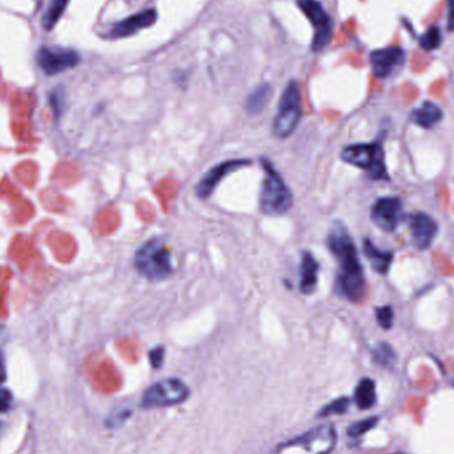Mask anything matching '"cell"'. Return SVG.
Masks as SVG:
<instances>
[{
  "label": "cell",
  "instance_id": "1",
  "mask_svg": "<svg viewBox=\"0 0 454 454\" xmlns=\"http://www.w3.org/2000/svg\"><path fill=\"white\" fill-rule=\"evenodd\" d=\"M327 246L338 262L339 292L352 303L363 300L367 290L366 275L355 243L345 226L339 224L331 227L327 237Z\"/></svg>",
  "mask_w": 454,
  "mask_h": 454
},
{
  "label": "cell",
  "instance_id": "2",
  "mask_svg": "<svg viewBox=\"0 0 454 454\" xmlns=\"http://www.w3.org/2000/svg\"><path fill=\"white\" fill-rule=\"evenodd\" d=\"M134 267L148 281H165L174 272L171 251L161 237H153L142 243L134 254Z\"/></svg>",
  "mask_w": 454,
  "mask_h": 454
},
{
  "label": "cell",
  "instance_id": "3",
  "mask_svg": "<svg viewBox=\"0 0 454 454\" xmlns=\"http://www.w3.org/2000/svg\"><path fill=\"white\" fill-rule=\"evenodd\" d=\"M262 168L265 177L260 189L259 209L265 215H283L292 208V193L269 159L262 158Z\"/></svg>",
  "mask_w": 454,
  "mask_h": 454
},
{
  "label": "cell",
  "instance_id": "4",
  "mask_svg": "<svg viewBox=\"0 0 454 454\" xmlns=\"http://www.w3.org/2000/svg\"><path fill=\"white\" fill-rule=\"evenodd\" d=\"M340 157L344 162L367 171L372 180L389 178L384 159L383 145L380 142L348 145L341 150Z\"/></svg>",
  "mask_w": 454,
  "mask_h": 454
},
{
  "label": "cell",
  "instance_id": "5",
  "mask_svg": "<svg viewBox=\"0 0 454 454\" xmlns=\"http://www.w3.org/2000/svg\"><path fill=\"white\" fill-rule=\"evenodd\" d=\"M302 114L303 108L300 89L295 81H290L284 88L282 97L279 100L278 114L275 116L272 125L274 136L281 140L288 139L295 132V129L298 128Z\"/></svg>",
  "mask_w": 454,
  "mask_h": 454
},
{
  "label": "cell",
  "instance_id": "6",
  "mask_svg": "<svg viewBox=\"0 0 454 454\" xmlns=\"http://www.w3.org/2000/svg\"><path fill=\"white\" fill-rule=\"evenodd\" d=\"M190 395L187 385L178 379H165L146 389L142 398L145 408L171 407L184 402Z\"/></svg>",
  "mask_w": 454,
  "mask_h": 454
},
{
  "label": "cell",
  "instance_id": "7",
  "mask_svg": "<svg viewBox=\"0 0 454 454\" xmlns=\"http://www.w3.org/2000/svg\"><path fill=\"white\" fill-rule=\"evenodd\" d=\"M298 6L313 24V49L318 52L327 47L332 38V19L318 0H298Z\"/></svg>",
  "mask_w": 454,
  "mask_h": 454
},
{
  "label": "cell",
  "instance_id": "8",
  "mask_svg": "<svg viewBox=\"0 0 454 454\" xmlns=\"http://www.w3.org/2000/svg\"><path fill=\"white\" fill-rule=\"evenodd\" d=\"M36 61L47 76H56L75 68L80 63V55L70 48L42 47L38 51Z\"/></svg>",
  "mask_w": 454,
  "mask_h": 454
},
{
  "label": "cell",
  "instance_id": "9",
  "mask_svg": "<svg viewBox=\"0 0 454 454\" xmlns=\"http://www.w3.org/2000/svg\"><path fill=\"white\" fill-rule=\"evenodd\" d=\"M250 165H251L250 159H227V161L221 162L219 165H215L202 177V180L197 185L196 193H197L198 198H209L213 194L215 187L225 177L235 171H240L244 166H250Z\"/></svg>",
  "mask_w": 454,
  "mask_h": 454
},
{
  "label": "cell",
  "instance_id": "10",
  "mask_svg": "<svg viewBox=\"0 0 454 454\" xmlns=\"http://www.w3.org/2000/svg\"><path fill=\"white\" fill-rule=\"evenodd\" d=\"M401 201L398 197L379 198L370 209L373 224L384 231H393L401 221Z\"/></svg>",
  "mask_w": 454,
  "mask_h": 454
},
{
  "label": "cell",
  "instance_id": "11",
  "mask_svg": "<svg viewBox=\"0 0 454 454\" xmlns=\"http://www.w3.org/2000/svg\"><path fill=\"white\" fill-rule=\"evenodd\" d=\"M157 13L156 10L149 8L146 11L137 13V14L130 15L128 17L114 23V26L109 29V38L112 39H123L134 35L136 32L141 29H149L156 23Z\"/></svg>",
  "mask_w": 454,
  "mask_h": 454
},
{
  "label": "cell",
  "instance_id": "12",
  "mask_svg": "<svg viewBox=\"0 0 454 454\" xmlns=\"http://www.w3.org/2000/svg\"><path fill=\"white\" fill-rule=\"evenodd\" d=\"M407 224L411 230L413 244L420 250H425L430 246L439 230L437 222L424 213L409 215L407 218Z\"/></svg>",
  "mask_w": 454,
  "mask_h": 454
},
{
  "label": "cell",
  "instance_id": "13",
  "mask_svg": "<svg viewBox=\"0 0 454 454\" xmlns=\"http://www.w3.org/2000/svg\"><path fill=\"white\" fill-rule=\"evenodd\" d=\"M404 58L405 54L402 49L385 48L372 52L369 61L373 73L380 79H386L404 64Z\"/></svg>",
  "mask_w": 454,
  "mask_h": 454
},
{
  "label": "cell",
  "instance_id": "14",
  "mask_svg": "<svg viewBox=\"0 0 454 454\" xmlns=\"http://www.w3.org/2000/svg\"><path fill=\"white\" fill-rule=\"evenodd\" d=\"M319 263L310 251H303L300 260V281L299 291L303 295H311L316 290L319 281Z\"/></svg>",
  "mask_w": 454,
  "mask_h": 454
},
{
  "label": "cell",
  "instance_id": "15",
  "mask_svg": "<svg viewBox=\"0 0 454 454\" xmlns=\"http://www.w3.org/2000/svg\"><path fill=\"white\" fill-rule=\"evenodd\" d=\"M363 251L364 256L370 263V267L376 271L377 274H386L392 262H393V253L392 251H384L375 246L369 240H366L363 243Z\"/></svg>",
  "mask_w": 454,
  "mask_h": 454
},
{
  "label": "cell",
  "instance_id": "16",
  "mask_svg": "<svg viewBox=\"0 0 454 454\" xmlns=\"http://www.w3.org/2000/svg\"><path fill=\"white\" fill-rule=\"evenodd\" d=\"M442 116V111L435 102L425 101L420 108L413 111L412 121L421 128L430 129L440 123Z\"/></svg>",
  "mask_w": 454,
  "mask_h": 454
},
{
  "label": "cell",
  "instance_id": "17",
  "mask_svg": "<svg viewBox=\"0 0 454 454\" xmlns=\"http://www.w3.org/2000/svg\"><path fill=\"white\" fill-rule=\"evenodd\" d=\"M272 96V88L270 84L265 83L256 86V89L250 93L246 101V111L253 116L262 114L267 107L269 101Z\"/></svg>",
  "mask_w": 454,
  "mask_h": 454
},
{
  "label": "cell",
  "instance_id": "18",
  "mask_svg": "<svg viewBox=\"0 0 454 454\" xmlns=\"http://www.w3.org/2000/svg\"><path fill=\"white\" fill-rule=\"evenodd\" d=\"M356 405L360 409H369L376 402V386L373 380L363 379L357 384L355 391Z\"/></svg>",
  "mask_w": 454,
  "mask_h": 454
},
{
  "label": "cell",
  "instance_id": "19",
  "mask_svg": "<svg viewBox=\"0 0 454 454\" xmlns=\"http://www.w3.org/2000/svg\"><path fill=\"white\" fill-rule=\"evenodd\" d=\"M68 3H70V0H51L45 14L43 15V19H42L44 29L49 31L56 26L60 17L65 13Z\"/></svg>",
  "mask_w": 454,
  "mask_h": 454
},
{
  "label": "cell",
  "instance_id": "20",
  "mask_svg": "<svg viewBox=\"0 0 454 454\" xmlns=\"http://www.w3.org/2000/svg\"><path fill=\"white\" fill-rule=\"evenodd\" d=\"M373 359L379 366H382L384 368H393L396 364L398 356L389 344L379 343L373 348Z\"/></svg>",
  "mask_w": 454,
  "mask_h": 454
},
{
  "label": "cell",
  "instance_id": "21",
  "mask_svg": "<svg viewBox=\"0 0 454 454\" xmlns=\"http://www.w3.org/2000/svg\"><path fill=\"white\" fill-rule=\"evenodd\" d=\"M441 43H442V33L439 27H432V29H428L420 39V45L425 51L437 49Z\"/></svg>",
  "mask_w": 454,
  "mask_h": 454
},
{
  "label": "cell",
  "instance_id": "22",
  "mask_svg": "<svg viewBox=\"0 0 454 454\" xmlns=\"http://www.w3.org/2000/svg\"><path fill=\"white\" fill-rule=\"evenodd\" d=\"M393 318H395V313H393V308L391 306H383V307L376 308L377 323L384 329H389L392 327Z\"/></svg>",
  "mask_w": 454,
  "mask_h": 454
},
{
  "label": "cell",
  "instance_id": "23",
  "mask_svg": "<svg viewBox=\"0 0 454 454\" xmlns=\"http://www.w3.org/2000/svg\"><path fill=\"white\" fill-rule=\"evenodd\" d=\"M376 423H377V417H370V418H367V420L355 423L354 425L350 426L348 435L352 436V437L363 436L366 432H368L369 429H372L373 426L376 425Z\"/></svg>",
  "mask_w": 454,
  "mask_h": 454
},
{
  "label": "cell",
  "instance_id": "24",
  "mask_svg": "<svg viewBox=\"0 0 454 454\" xmlns=\"http://www.w3.org/2000/svg\"><path fill=\"white\" fill-rule=\"evenodd\" d=\"M350 407V400L347 398H338L335 401H332L331 404H328L326 408L322 411L320 416H329V414H343L344 412H347Z\"/></svg>",
  "mask_w": 454,
  "mask_h": 454
},
{
  "label": "cell",
  "instance_id": "25",
  "mask_svg": "<svg viewBox=\"0 0 454 454\" xmlns=\"http://www.w3.org/2000/svg\"><path fill=\"white\" fill-rule=\"evenodd\" d=\"M165 357V348L164 347H157L149 352V361L153 368H161Z\"/></svg>",
  "mask_w": 454,
  "mask_h": 454
},
{
  "label": "cell",
  "instance_id": "26",
  "mask_svg": "<svg viewBox=\"0 0 454 454\" xmlns=\"http://www.w3.org/2000/svg\"><path fill=\"white\" fill-rule=\"evenodd\" d=\"M49 101H51V107H52L55 114L58 116V114H61V111H63V92H61V89H58V88L55 89L49 96Z\"/></svg>",
  "mask_w": 454,
  "mask_h": 454
},
{
  "label": "cell",
  "instance_id": "27",
  "mask_svg": "<svg viewBox=\"0 0 454 454\" xmlns=\"http://www.w3.org/2000/svg\"><path fill=\"white\" fill-rule=\"evenodd\" d=\"M13 405V395L7 389H0V413L8 411Z\"/></svg>",
  "mask_w": 454,
  "mask_h": 454
},
{
  "label": "cell",
  "instance_id": "28",
  "mask_svg": "<svg viewBox=\"0 0 454 454\" xmlns=\"http://www.w3.org/2000/svg\"><path fill=\"white\" fill-rule=\"evenodd\" d=\"M449 14H448V27L451 31H454V0L448 1Z\"/></svg>",
  "mask_w": 454,
  "mask_h": 454
},
{
  "label": "cell",
  "instance_id": "29",
  "mask_svg": "<svg viewBox=\"0 0 454 454\" xmlns=\"http://www.w3.org/2000/svg\"><path fill=\"white\" fill-rule=\"evenodd\" d=\"M6 376H7V373H6V364H4L3 356L0 354V384L6 380Z\"/></svg>",
  "mask_w": 454,
  "mask_h": 454
},
{
  "label": "cell",
  "instance_id": "30",
  "mask_svg": "<svg viewBox=\"0 0 454 454\" xmlns=\"http://www.w3.org/2000/svg\"><path fill=\"white\" fill-rule=\"evenodd\" d=\"M320 454H327L326 452H322Z\"/></svg>",
  "mask_w": 454,
  "mask_h": 454
},
{
  "label": "cell",
  "instance_id": "31",
  "mask_svg": "<svg viewBox=\"0 0 454 454\" xmlns=\"http://www.w3.org/2000/svg\"><path fill=\"white\" fill-rule=\"evenodd\" d=\"M0 428H1V423H0Z\"/></svg>",
  "mask_w": 454,
  "mask_h": 454
},
{
  "label": "cell",
  "instance_id": "32",
  "mask_svg": "<svg viewBox=\"0 0 454 454\" xmlns=\"http://www.w3.org/2000/svg\"><path fill=\"white\" fill-rule=\"evenodd\" d=\"M453 385H454V380H453Z\"/></svg>",
  "mask_w": 454,
  "mask_h": 454
}]
</instances>
